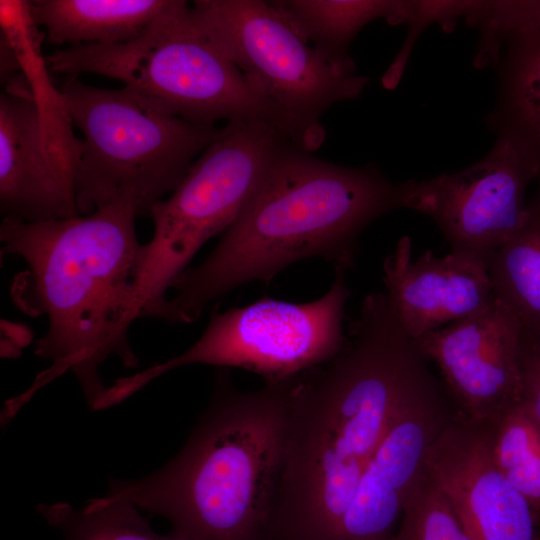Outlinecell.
<instances>
[{
	"instance_id": "cb8c5ba5",
	"label": "cell",
	"mask_w": 540,
	"mask_h": 540,
	"mask_svg": "<svg viewBox=\"0 0 540 540\" xmlns=\"http://www.w3.org/2000/svg\"><path fill=\"white\" fill-rule=\"evenodd\" d=\"M520 402L540 428V331L522 330Z\"/></svg>"
},
{
	"instance_id": "ffe728a7",
	"label": "cell",
	"mask_w": 540,
	"mask_h": 540,
	"mask_svg": "<svg viewBox=\"0 0 540 540\" xmlns=\"http://www.w3.org/2000/svg\"><path fill=\"white\" fill-rule=\"evenodd\" d=\"M37 512L64 540H186L170 531L155 532L132 503L103 496L81 509L67 503L40 504Z\"/></svg>"
},
{
	"instance_id": "7402d4cb",
	"label": "cell",
	"mask_w": 540,
	"mask_h": 540,
	"mask_svg": "<svg viewBox=\"0 0 540 540\" xmlns=\"http://www.w3.org/2000/svg\"><path fill=\"white\" fill-rule=\"evenodd\" d=\"M390 540H471L449 500L424 467L405 502Z\"/></svg>"
},
{
	"instance_id": "6da1fadb",
	"label": "cell",
	"mask_w": 540,
	"mask_h": 540,
	"mask_svg": "<svg viewBox=\"0 0 540 540\" xmlns=\"http://www.w3.org/2000/svg\"><path fill=\"white\" fill-rule=\"evenodd\" d=\"M386 294L363 300L342 350L290 381L266 540H334L398 415L436 383Z\"/></svg>"
},
{
	"instance_id": "e0dca14e",
	"label": "cell",
	"mask_w": 540,
	"mask_h": 540,
	"mask_svg": "<svg viewBox=\"0 0 540 540\" xmlns=\"http://www.w3.org/2000/svg\"><path fill=\"white\" fill-rule=\"evenodd\" d=\"M174 0H32L34 22L49 43L114 45L139 37Z\"/></svg>"
},
{
	"instance_id": "9a60e30c",
	"label": "cell",
	"mask_w": 540,
	"mask_h": 540,
	"mask_svg": "<svg viewBox=\"0 0 540 540\" xmlns=\"http://www.w3.org/2000/svg\"><path fill=\"white\" fill-rule=\"evenodd\" d=\"M383 273L386 295L414 340L472 315L494 298L484 259L453 251L437 257L425 251L412 260L409 236L385 258Z\"/></svg>"
},
{
	"instance_id": "d4e9b609",
	"label": "cell",
	"mask_w": 540,
	"mask_h": 540,
	"mask_svg": "<svg viewBox=\"0 0 540 540\" xmlns=\"http://www.w3.org/2000/svg\"><path fill=\"white\" fill-rule=\"evenodd\" d=\"M33 333L25 324L1 320V353L4 357L20 354L21 348L29 344Z\"/></svg>"
},
{
	"instance_id": "44dd1931",
	"label": "cell",
	"mask_w": 540,
	"mask_h": 540,
	"mask_svg": "<svg viewBox=\"0 0 540 540\" xmlns=\"http://www.w3.org/2000/svg\"><path fill=\"white\" fill-rule=\"evenodd\" d=\"M496 466L540 514V428L519 401L485 421Z\"/></svg>"
},
{
	"instance_id": "7c38bea8",
	"label": "cell",
	"mask_w": 540,
	"mask_h": 540,
	"mask_svg": "<svg viewBox=\"0 0 540 540\" xmlns=\"http://www.w3.org/2000/svg\"><path fill=\"white\" fill-rule=\"evenodd\" d=\"M423 467L471 540H536L535 513L496 466L485 421L458 412L427 448Z\"/></svg>"
},
{
	"instance_id": "30bf717a",
	"label": "cell",
	"mask_w": 540,
	"mask_h": 540,
	"mask_svg": "<svg viewBox=\"0 0 540 540\" xmlns=\"http://www.w3.org/2000/svg\"><path fill=\"white\" fill-rule=\"evenodd\" d=\"M538 168L512 143L497 138L463 170L414 180L408 208L431 218L451 251L486 259L522 224L525 193Z\"/></svg>"
},
{
	"instance_id": "d6986e66",
	"label": "cell",
	"mask_w": 540,
	"mask_h": 540,
	"mask_svg": "<svg viewBox=\"0 0 540 540\" xmlns=\"http://www.w3.org/2000/svg\"><path fill=\"white\" fill-rule=\"evenodd\" d=\"M485 262L494 297L523 330L540 331V183L522 224Z\"/></svg>"
},
{
	"instance_id": "7a4b0ae2",
	"label": "cell",
	"mask_w": 540,
	"mask_h": 540,
	"mask_svg": "<svg viewBox=\"0 0 540 540\" xmlns=\"http://www.w3.org/2000/svg\"><path fill=\"white\" fill-rule=\"evenodd\" d=\"M137 216L135 205L118 201L65 219L2 220L4 252L27 266L12 282L13 302L32 317L48 318L35 354L52 362L30 388L6 402L7 417L68 371L93 409L106 389L100 364L115 355L125 367L138 365L128 341L132 297L145 256V244L136 234Z\"/></svg>"
},
{
	"instance_id": "5bb4252c",
	"label": "cell",
	"mask_w": 540,
	"mask_h": 540,
	"mask_svg": "<svg viewBox=\"0 0 540 540\" xmlns=\"http://www.w3.org/2000/svg\"><path fill=\"white\" fill-rule=\"evenodd\" d=\"M0 211L29 223L80 215L74 177L23 77L0 95Z\"/></svg>"
},
{
	"instance_id": "ba28073f",
	"label": "cell",
	"mask_w": 540,
	"mask_h": 540,
	"mask_svg": "<svg viewBox=\"0 0 540 540\" xmlns=\"http://www.w3.org/2000/svg\"><path fill=\"white\" fill-rule=\"evenodd\" d=\"M191 19L200 34L244 75L286 121L290 140L316 151L332 105L358 98L364 75L331 66L270 1L196 0Z\"/></svg>"
},
{
	"instance_id": "52a82bcc",
	"label": "cell",
	"mask_w": 540,
	"mask_h": 540,
	"mask_svg": "<svg viewBox=\"0 0 540 540\" xmlns=\"http://www.w3.org/2000/svg\"><path fill=\"white\" fill-rule=\"evenodd\" d=\"M288 140L263 120L227 122L171 195L153 205L154 231L134 287L133 321L165 318L172 283L211 237L237 219Z\"/></svg>"
},
{
	"instance_id": "277c9868",
	"label": "cell",
	"mask_w": 540,
	"mask_h": 540,
	"mask_svg": "<svg viewBox=\"0 0 540 540\" xmlns=\"http://www.w3.org/2000/svg\"><path fill=\"white\" fill-rule=\"evenodd\" d=\"M290 381L241 391L219 368L212 398L181 450L106 496L166 518L186 540H266L280 478Z\"/></svg>"
},
{
	"instance_id": "8992f818",
	"label": "cell",
	"mask_w": 540,
	"mask_h": 540,
	"mask_svg": "<svg viewBox=\"0 0 540 540\" xmlns=\"http://www.w3.org/2000/svg\"><path fill=\"white\" fill-rule=\"evenodd\" d=\"M45 59L53 72L118 80L159 111L190 122L263 120L287 132L280 112L200 34L184 0H174L130 42L71 46Z\"/></svg>"
},
{
	"instance_id": "4316f807",
	"label": "cell",
	"mask_w": 540,
	"mask_h": 540,
	"mask_svg": "<svg viewBox=\"0 0 540 540\" xmlns=\"http://www.w3.org/2000/svg\"><path fill=\"white\" fill-rule=\"evenodd\" d=\"M536 180L538 181V183H540V176Z\"/></svg>"
},
{
	"instance_id": "8fae6325",
	"label": "cell",
	"mask_w": 540,
	"mask_h": 540,
	"mask_svg": "<svg viewBox=\"0 0 540 540\" xmlns=\"http://www.w3.org/2000/svg\"><path fill=\"white\" fill-rule=\"evenodd\" d=\"M522 326L495 297L472 315L415 340L439 367L459 412L489 421L521 399Z\"/></svg>"
},
{
	"instance_id": "ac0fdd59",
	"label": "cell",
	"mask_w": 540,
	"mask_h": 540,
	"mask_svg": "<svg viewBox=\"0 0 540 540\" xmlns=\"http://www.w3.org/2000/svg\"><path fill=\"white\" fill-rule=\"evenodd\" d=\"M283 13L334 68L356 73L350 46L359 32L376 19L389 21L401 0H273Z\"/></svg>"
},
{
	"instance_id": "4fadbf2b",
	"label": "cell",
	"mask_w": 540,
	"mask_h": 540,
	"mask_svg": "<svg viewBox=\"0 0 540 540\" xmlns=\"http://www.w3.org/2000/svg\"><path fill=\"white\" fill-rule=\"evenodd\" d=\"M458 413L437 381L395 419L361 477L334 540H390L429 445Z\"/></svg>"
},
{
	"instance_id": "9c48e42d",
	"label": "cell",
	"mask_w": 540,
	"mask_h": 540,
	"mask_svg": "<svg viewBox=\"0 0 540 540\" xmlns=\"http://www.w3.org/2000/svg\"><path fill=\"white\" fill-rule=\"evenodd\" d=\"M351 291L345 272L335 271L319 299L292 303L263 297L247 306L211 313L200 338L186 351L141 373L119 378L106 390L115 405L160 375L191 364L237 367L266 383L292 379L333 359L343 348L345 306Z\"/></svg>"
},
{
	"instance_id": "603a6c76",
	"label": "cell",
	"mask_w": 540,
	"mask_h": 540,
	"mask_svg": "<svg viewBox=\"0 0 540 540\" xmlns=\"http://www.w3.org/2000/svg\"><path fill=\"white\" fill-rule=\"evenodd\" d=\"M480 0H401L396 14L387 23L406 24L408 32L402 48L382 77V85L393 90L406 69L414 44L423 31L437 24L445 33L452 32L459 19L466 18Z\"/></svg>"
},
{
	"instance_id": "2e32d148",
	"label": "cell",
	"mask_w": 540,
	"mask_h": 540,
	"mask_svg": "<svg viewBox=\"0 0 540 540\" xmlns=\"http://www.w3.org/2000/svg\"><path fill=\"white\" fill-rule=\"evenodd\" d=\"M496 101L485 124L512 143L538 168L540 176V25L509 34L494 66Z\"/></svg>"
},
{
	"instance_id": "484cf974",
	"label": "cell",
	"mask_w": 540,
	"mask_h": 540,
	"mask_svg": "<svg viewBox=\"0 0 540 540\" xmlns=\"http://www.w3.org/2000/svg\"><path fill=\"white\" fill-rule=\"evenodd\" d=\"M536 523H537V536L536 540H540V514L536 517Z\"/></svg>"
},
{
	"instance_id": "3957f363",
	"label": "cell",
	"mask_w": 540,
	"mask_h": 540,
	"mask_svg": "<svg viewBox=\"0 0 540 540\" xmlns=\"http://www.w3.org/2000/svg\"><path fill=\"white\" fill-rule=\"evenodd\" d=\"M412 184L391 181L373 164L339 165L286 141L214 250L172 283L166 321L192 323L235 288L268 284L304 259L346 272L355 266L362 232L407 208Z\"/></svg>"
},
{
	"instance_id": "5b68a950",
	"label": "cell",
	"mask_w": 540,
	"mask_h": 540,
	"mask_svg": "<svg viewBox=\"0 0 540 540\" xmlns=\"http://www.w3.org/2000/svg\"><path fill=\"white\" fill-rule=\"evenodd\" d=\"M60 91L83 136L75 177L80 215L118 201L149 215L220 134L215 124L161 112L124 87L99 88L68 76Z\"/></svg>"
}]
</instances>
